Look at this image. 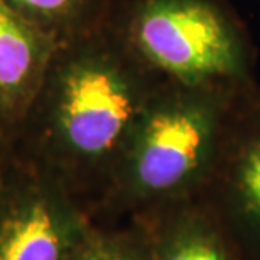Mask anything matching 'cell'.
Wrapping results in <instances>:
<instances>
[{
    "mask_svg": "<svg viewBox=\"0 0 260 260\" xmlns=\"http://www.w3.org/2000/svg\"><path fill=\"white\" fill-rule=\"evenodd\" d=\"M160 81L110 19L61 41L12 140L14 155L59 183L90 216Z\"/></svg>",
    "mask_w": 260,
    "mask_h": 260,
    "instance_id": "cell-1",
    "label": "cell"
},
{
    "mask_svg": "<svg viewBox=\"0 0 260 260\" xmlns=\"http://www.w3.org/2000/svg\"><path fill=\"white\" fill-rule=\"evenodd\" d=\"M243 88L242 83L160 81L110 183L90 210L91 220L118 223L149 208L200 194Z\"/></svg>",
    "mask_w": 260,
    "mask_h": 260,
    "instance_id": "cell-2",
    "label": "cell"
},
{
    "mask_svg": "<svg viewBox=\"0 0 260 260\" xmlns=\"http://www.w3.org/2000/svg\"><path fill=\"white\" fill-rule=\"evenodd\" d=\"M110 20L160 80L226 85L245 71L240 34L210 0H118Z\"/></svg>",
    "mask_w": 260,
    "mask_h": 260,
    "instance_id": "cell-3",
    "label": "cell"
},
{
    "mask_svg": "<svg viewBox=\"0 0 260 260\" xmlns=\"http://www.w3.org/2000/svg\"><path fill=\"white\" fill-rule=\"evenodd\" d=\"M90 221L63 186L14 155L0 198V260H64Z\"/></svg>",
    "mask_w": 260,
    "mask_h": 260,
    "instance_id": "cell-4",
    "label": "cell"
},
{
    "mask_svg": "<svg viewBox=\"0 0 260 260\" xmlns=\"http://www.w3.org/2000/svg\"><path fill=\"white\" fill-rule=\"evenodd\" d=\"M200 196L250 260H260V96L243 88Z\"/></svg>",
    "mask_w": 260,
    "mask_h": 260,
    "instance_id": "cell-5",
    "label": "cell"
},
{
    "mask_svg": "<svg viewBox=\"0 0 260 260\" xmlns=\"http://www.w3.org/2000/svg\"><path fill=\"white\" fill-rule=\"evenodd\" d=\"M59 46L49 32L0 0V135L12 142Z\"/></svg>",
    "mask_w": 260,
    "mask_h": 260,
    "instance_id": "cell-6",
    "label": "cell"
},
{
    "mask_svg": "<svg viewBox=\"0 0 260 260\" xmlns=\"http://www.w3.org/2000/svg\"><path fill=\"white\" fill-rule=\"evenodd\" d=\"M130 218L144 230L154 260H250L200 194Z\"/></svg>",
    "mask_w": 260,
    "mask_h": 260,
    "instance_id": "cell-7",
    "label": "cell"
},
{
    "mask_svg": "<svg viewBox=\"0 0 260 260\" xmlns=\"http://www.w3.org/2000/svg\"><path fill=\"white\" fill-rule=\"evenodd\" d=\"M5 2L61 43L107 22L112 17L118 0H5Z\"/></svg>",
    "mask_w": 260,
    "mask_h": 260,
    "instance_id": "cell-8",
    "label": "cell"
},
{
    "mask_svg": "<svg viewBox=\"0 0 260 260\" xmlns=\"http://www.w3.org/2000/svg\"><path fill=\"white\" fill-rule=\"evenodd\" d=\"M64 260H154L147 237L132 218L118 223L90 221Z\"/></svg>",
    "mask_w": 260,
    "mask_h": 260,
    "instance_id": "cell-9",
    "label": "cell"
},
{
    "mask_svg": "<svg viewBox=\"0 0 260 260\" xmlns=\"http://www.w3.org/2000/svg\"><path fill=\"white\" fill-rule=\"evenodd\" d=\"M14 150H12V142L0 135V198H2L5 181H7L10 164H12Z\"/></svg>",
    "mask_w": 260,
    "mask_h": 260,
    "instance_id": "cell-10",
    "label": "cell"
}]
</instances>
